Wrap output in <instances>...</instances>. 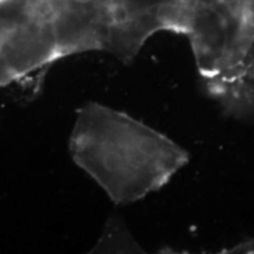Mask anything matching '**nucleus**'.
<instances>
[{
    "mask_svg": "<svg viewBox=\"0 0 254 254\" xmlns=\"http://www.w3.org/2000/svg\"><path fill=\"white\" fill-rule=\"evenodd\" d=\"M69 152L117 205L160 190L189 161V153L168 136L95 101L78 111Z\"/></svg>",
    "mask_w": 254,
    "mask_h": 254,
    "instance_id": "f257e3e1",
    "label": "nucleus"
},
{
    "mask_svg": "<svg viewBox=\"0 0 254 254\" xmlns=\"http://www.w3.org/2000/svg\"><path fill=\"white\" fill-rule=\"evenodd\" d=\"M60 59L38 0H0V87Z\"/></svg>",
    "mask_w": 254,
    "mask_h": 254,
    "instance_id": "f03ea898",
    "label": "nucleus"
},
{
    "mask_svg": "<svg viewBox=\"0 0 254 254\" xmlns=\"http://www.w3.org/2000/svg\"><path fill=\"white\" fill-rule=\"evenodd\" d=\"M55 32L60 59L110 50L114 0H38Z\"/></svg>",
    "mask_w": 254,
    "mask_h": 254,
    "instance_id": "7ed1b4c3",
    "label": "nucleus"
}]
</instances>
